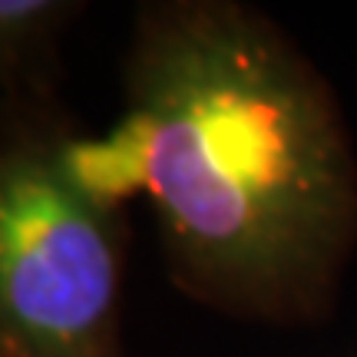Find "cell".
Returning a JSON list of instances; mask_svg holds the SVG:
<instances>
[{"mask_svg": "<svg viewBox=\"0 0 357 357\" xmlns=\"http://www.w3.org/2000/svg\"><path fill=\"white\" fill-rule=\"evenodd\" d=\"M126 109L149 136L169 271L199 301L314 311L357 238V176L328 89L255 13L146 3Z\"/></svg>", "mask_w": 357, "mask_h": 357, "instance_id": "cell-1", "label": "cell"}, {"mask_svg": "<svg viewBox=\"0 0 357 357\" xmlns=\"http://www.w3.org/2000/svg\"><path fill=\"white\" fill-rule=\"evenodd\" d=\"M66 126L50 93L0 109V357H123L126 218L63 182Z\"/></svg>", "mask_w": 357, "mask_h": 357, "instance_id": "cell-2", "label": "cell"}, {"mask_svg": "<svg viewBox=\"0 0 357 357\" xmlns=\"http://www.w3.org/2000/svg\"><path fill=\"white\" fill-rule=\"evenodd\" d=\"M56 166L70 189L100 212L123 215V205L149 195V136L132 109L106 136H79L66 126L56 139Z\"/></svg>", "mask_w": 357, "mask_h": 357, "instance_id": "cell-3", "label": "cell"}, {"mask_svg": "<svg viewBox=\"0 0 357 357\" xmlns=\"http://www.w3.org/2000/svg\"><path fill=\"white\" fill-rule=\"evenodd\" d=\"M77 10L63 0H0V83L10 96L50 93L53 43Z\"/></svg>", "mask_w": 357, "mask_h": 357, "instance_id": "cell-4", "label": "cell"}]
</instances>
